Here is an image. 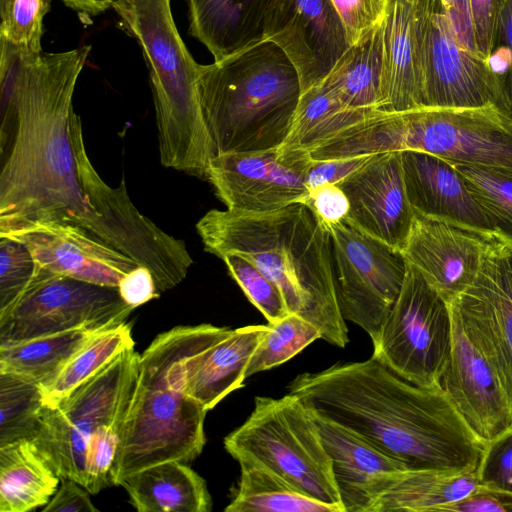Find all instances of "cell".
Segmentation results:
<instances>
[{"label": "cell", "instance_id": "cell-1", "mask_svg": "<svg viewBox=\"0 0 512 512\" xmlns=\"http://www.w3.org/2000/svg\"><path fill=\"white\" fill-rule=\"evenodd\" d=\"M89 52H24L1 122V130H14L0 173V237L51 225L91 233L95 212L81 188L71 132L73 94Z\"/></svg>", "mask_w": 512, "mask_h": 512}, {"label": "cell", "instance_id": "cell-2", "mask_svg": "<svg viewBox=\"0 0 512 512\" xmlns=\"http://www.w3.org/2000/svg\"><path fill=\"white\" fill-rule=\"evenodd\" d=\"M288 391L407 470L473 471L486 448L442 388L416 385L374 356L300 374Z\"/></svg>", "mask_w": 512, "mask_h": 512}, {"label": "cell", "instance_id": "cell-3", "mask_svg": "<svg viewBox=\"0 0 512 512\" xmlns=\"http://www.w3.org/2000/svg\"><path fill=\"white\" fill-rule=\"evenodd\" d=\"M204 249L239 254L280 289L288 310L338 347L349 342L328 228L305 203L267 212L211 209L196 224Z\"/></svg>", "mask_w": 512, "mask_h": 512}, {"label": "cell", "instance_id": "cell-4", "mask_svg": "<svg viewBox=\"0 0 512 512\" xmlns=\"http://www.w3.org/2000/svg\"><path fill=\"white\" fill-rule=\"evenodd\" d=\"M231 330L211 324L177 326L158 335L140 355L112 485L153 465L188 463L201 454L207 410L187 394V381L201 355Z\"/></svg>", "mask_w": 512, "mask_h": 512}, {"label": "cell", "instance_id": "cell-5", "mask_svg": "<svg viewBox=\"0 0 512 512\" xmlns=\"http://www.w3.org/2000/svg\"><path fill=\"white\" fill-rule=\"evenodd\" d=\"M198 89L214 155L279 149L301 96L296 68L269 40L199 64Z\"/></svg>", "mask_w": 512, "mask_h": 512}, {"label": "cell", "instance_id": "cell-6", "mask_svg": "<svg viewBox=\"0 0 512 512\" xmlns=\"http://www.w3.org/2000/svg\"><path fill=\"white\" fill-rule=\"evenodd\" d=\"M421 151L512 175V115L495 105L371 111L312 151L315 160Z\"/></svg>", "mask_w": 512, "mask_h": 512}, {"label": "cell", "instance_id": "cell-7", "mask_svg": "<svg viewBox=\"0 0 512 512\" xmlns=\"http://www.w3.org/2000/svg\"><path fill=\"white\" fill-rule=\"evenodd\" d=\"M112 8L149 69L161 164L205 179L214 147L200 102L199 64L178 33L170 0H115Z\"/></svg>", "mask_w": 512, "mask_h": 512}, {"label": "cell", "instance_id": "cell-8", "mask_svg": "<svg viewBox=\"0 0 512 512\" xmlns=\"http://www.w3.org/2000/svg\"><path fill=\"white\" fill-rule=\"evenodd\" d=\"M224 447L238 462L260 464L304 494L344 512L318 427L296 396L255 397L254 410L224 438Z\"/></svg>", "mask_w": 512, "mask_h": 512}, {"label": "cell", "instance_id": "cell-9", "mask_svg": "<svg viewBox=\"0 0 512 512\" xmlns=\"http://www.w3.org/2000/svg\"><path fill=\"white\" fill-rule=\"evenodd\" d=\"M140 354L130 348L55 402L44 403L32 441L60 478L85 487L90 437L125 415L138 375Z\"/></svg>", "mask_w": 512, "mask_h": 512}, {"label": "cell", "instance_id": "cell-10", "mask_svg": "<svg viewBox=\"0 0 512 512\" xmlns=\"http://www.w3.org/2000/svg\"><path fill=\"white\" fill-rule=\"evenodd\" d=\"M71 132L81 188L95 212L92 235L148 268L159 293L180 284L193 264L184 241L169 235L139 212L124 180L112 188L100 177L88 157L81 119L75 112Z\"/></svg>", "mask_w": 512, "mask_h": 512}, {"label": "cell", "instance_id": "cell-11", "mask_svg": "<svg viewBox=\"0 0 512 512\" xmlns=\"http://www.w3.org/2000/svg\"><path fill=\"white\" fill-rule=\"evenodd\" d=\"M372 343V356L404 379L442 388L453 346L451 305L407 264L402 289Z\"/></svg>", "mask_w": 512, "mask_h": 512}, {"label": "cell", "instance_id": "cell-12", "mask_svg": "<svg viewBox=\"0 0 512 512\" xmlns=\"http://www.w3.org/2000/svg\"><path fill=\"white\" fill-rule=\"evenodd\" d=\"M424 75V106L495 105L512 115L489 59L460 43L441 0H415Z\"/></svg>", "mask_w": 512, "mask_h": 512}, {"label": "cell", "instance_id": "cell-13", "mask_svg": "<svg viewBox=\"0 0 512 512\" xmlns=\"http://www.w3.org/2000/svg\"><path fill=\"white\" fill-rule=\"evenodd\" d=\"M327 228L342 315L374 341L402 289L407 262L400 251L346 220Z\"/></svg>", "mask_w": 512, "mask_h": 512}, {"label": "cell", "instance_id": "cell-14", "mask_svg": "<svg viewBox=\"0 0 512 512\" xmlns=\"http://www.w3.org/2000/svg\"><path fill=\"white\" fill-rule=\"evenodd\" d=\"M133 310L117 287L49 274L0 316V346L82 327L116 326Z\"/></svg>", "mask_w": 512, "mask_h": 512}, {"label": "cell", "instance_id": "cell-15", "mask_svg": "<svg viewBox=\"0 0 512 512\" xmlns=\"http://www.w3.org/2000/svg\"><path fill=\"white\" fill-rule=\"evenodd\" d=\"M311 162L303 150L217 154L205 179L227 209L267 212L306 202Z\"/></svg>", "mask_w": 512, "mask_h": 512}, {"label": "cell", "instance_id": "cell-16", "mask_svg": "<svg viewBox=\"0 0 512 512\" xmlns=\"http://www.w3.org/2000/svg\"><path fill=\"white\" fill-rule=\"evenodd\" d=\"M265 40L278 45L292 62L301 93L320 83L350 46L331 0H276Z\"/></svg>", "mask_w": 512, "mask_h": 512}, {"label": "cell", "instance_id": "cell-17", "mask_svg": "<svg viewBox=\"0 0 512 512\" xmlns=\"http://www.w3.org/2000/svg\"><path fill=\"white\" fill-rule=\"evenodd\" d=\"M339 186L350 203L346 221L401 251L415 216L406 192L402 152L372 155Z\"/></svg>", "mask_w": 512, "mask_h": 512}, {"label": "cell", "instance_id": "cell-18", "mask_svg": "<svg viewBox=\"0 0 512 512\" xmlns=\"http://www.w3.org/2000/svg\"><path fill=\"white\" fill-rule=\"evenodd\" d=\"M492 240L415 214L400 252L407 264L452 303L475 282Z\"/></svg>", "mask_w": 512, "mask_h": 512}, {"label": "cell", "instance_id": "cell-19", "mask_svg": "<svg viewBox=\"0 0 512 512\" xmlns=\"http://www.w3.org/2000/svg\"><path fill=\"white\" fill-rule=\"evenodd\" d=\"M452 317L453 346L441 387L468 427L488 444L512 429V404L492 367L466 337L453 310Z\"/></svg>", "mask_w": 512, "mask_h": 512}, {"label": "cell", "instance_id": "cell-20", "mask_svg": "<svg viewBox=\"0 0 512 512\" xmlns=\"http://www.w3.org/2000/svg\"><path fill=\"white\" fill-rule=\"evenodd\" d=\"M407 196L416 215L496 238L483 209L455 165L430 153L402 151Z\"/></svg>", "mask_w": 512, "mask_h": 512}, {"label": "cell", "instance_id": "cell-21", "mask_svg": "<svg viewBox=\"0 0 512 512\" xmlns=\"http://www.w3.org/2000/svg\"><path fill=\"white\" fill-rule=\"evenodd\" d=\"M8 238L21 241L45 270L97 285L118 287L138 266L86 229L73 225L42 226Z\"/></svg>", "mask_w": 512, "mask_h": 512}, {"label": "cell", "instance_id": "cell-22", "mask_svg": "<svg viewBox=\"0 0 512 512\" xmlns=\"http://www.w3.org/2000/svg\"><path fill=\"white\" fill-rule=\"evenodd\" d=\"M468 340L492 367L512 404V299L484 265L452 303Z\"/></svg>", "mask_w": 512, "mask_h": 512}, {"label": "cell", "instance_id": "cell-23", "mask_svg": "<svg viewBox=\"0 0 512 512\" xmlns=\"http://www.w3.org/2000/svg\"><path fill=\"white\" fill-rule=\"evenodd\" d=\"M312 415L332 463L344 512H369L387 477L406 467L350 430Z\"/></svg>", "mask_w": 512, "mask_h": 512}, {"label": "cell", "instance_id": "cell-24", "mask_svg": "<svg viewBox=\"0 0 512 512\" xmlns=\"http://www.w3.org/2000/svg\"><path fill=\"white\" fill-rule=\"evenodd\" d=\"M384 71L378 111L424 107V75L415 0H391L384 20Z\"/></svg>", "mask_w": 512, "mask_h": 512}, {"label": "cell", "instance_id": "cell-25", "mask_svg": "<svg viewBox=\"0 0 512 512\" xmlns=\"http://www.w3.org/2000/svg\"><path fill=\"white\" fill-rule=\"evenodd\" d=\"M189 32L215 61L265 40L276 0H186Z\"/></svg>", "mask_w": 512, "mask_h": 512}, {"label": "cell", "instance_id": "cell-26", "mask_svg": "<svg viewBox=\"0 0 512 512\" xmlns=\"http://www.w3.org/2000/svg\"><path fill=\"white\" fill-rule=\"evenodd\" d=\"M267 325L232 329L205 351L191 369L186 392L207 411L231 392L243 387L250 359Z\"/></svg>", "mask_w": 512, "mask_h": 512}, {"label": "cell", "instance_id": "cell-27", "mask_svg": "<svg viewBox=\"0 0 512 512\" xmlns=\"http://www.w3.org/2000/svg\"><path fill=\"white\" fill-rule=\"evenodd\" d=\"M139 512H209L206 481L186 463L168 461L127 476L120 484Z\"/></svg>", "mask_w": 512, "mask_h": 512}, {"label": "cell", "instance_id": "cell-28", "mask_svg": "<svg viewBox=\"0 0 512 512\" xmlns=\"http://www.w3.org/2000/svg\"><path fill=\"white\" fill-rule=\"evenodd\" d=\"M479 485L477 469L469 472L403 470L392 473L369 512H438Z\"/></svg>", "mask_w": 512, "mask_h": 512}, {"label": "cell", "instance_id": "cell-29", "mask_svg": "<svg viewBox=\"0 0 512 512\" xmlns=\"http://www.w3.org/2000/svg\"><path fill=\"white\" fill-rule=\"evenodd\" d=\"M59 480L32 440L0 446V512H28L45 506Z\"/></svg>", "mask_w": 512, "mask_h": 512}, {"label": "cell", "instance_id": "cell-30", "mask_svg": "<svg viewBox=\"0 0 512 512\" xmlns=\"http://www.w3.org/2000/svg\"><path fill=\"white\" fill-rule=\"evenodd\" d=\"M384 22L349 46L320 82L346 106L378 110L384 71Z\"/></svg>", "mask_w": 512, "mask_h": 512}, {"label": "cell", "instance_id": "cell-31", "mask_svg": "<svg viewBox=\"0 0 512 512\" xmlns=\"http://www.w3.org/2000/svg\"><path fill=\"white\" fill-rule=\"evenodd\" d=\"M107 328L82 327L0 346V372L32 381L44 390L93 336Z\"/></svg>", "mask_w": 512, "mask_h": 512}, {"label": "cell", "instance_id": "cell-32", "mask_svg": "<svg viewBox=\"0 0 512 512\" xmlns=\"http://www.w3.org/2000/svg\"><path fill=\"white\" fill-rule=\"evenodd\" d=\"M373 110L346 106L321 83L301 93L289 133L279 152H310L339 131L364 119Z\"/></svg>", "mask_w": 512, "mask_h": 512}, {"label": "cell", "instance_id": "cell-33", "mask_svg": "<svg viewBox=\"0 0 512 512\" xmlns=\"http://www.w3.org/2000/svg\"><path fill=\"white\" fill-rule=\"evenodd\" d=\"M241 475L226 512H342L299 491L252 461H240Z\"/></svg>", "mask_w": 512, "mask_h": 512}, {"label": "cell", "instance_id": "cell-34", "mask_svg": "<svg viewBox=\"0 0 512 512\" xmlns=\"http://www.w3.org/2000/svg\"><path fill=\"white\" fill-rule=\"evenodd\" d=\"M131 325L122 322L93 336L43 390L44 403L55 402L96 374L119 354L134 348Z\"/></svg>", "mask_w": 512, "mask_h": 512}, {"label": "cell", "instance_id": "cell-35", "mask_svg": "<svg viewBox=\"0 0 512 512\" xmlns=\"http://www.w3.org/2000/svg\"><path fill=\"white\" fill-rule=\"evenodd\" d=\"M44 405L40 385L10 373L0 372V446L32 440Z\"/></svg>", "mask_w": 512, "mask_h": 512}, {"label": "cell", "instance_id": "cell-36", "mask_svg": "<svg viewBox=\"0 0 512 512\" xmlns=\"http://www.w3.org/2000/svg\"><path fill=\"white\" fill-rule=\"evenodd\" d=\"M321 338L320 330L295 313L268 323L247 367L246 376L287 362L306 346Z\"/></svg>", "mask_w": 512, "mask_h": 512}, {"label": "cell", "instance_id": "cell-37", "mask_svg": "<svg viewBox=\"0 0 512 512\" xmlns=\"http://www.w3.org/2000/svg\"><path fill=\"white\" fill-rule=\"evenodd\" d=\"M454 165L488 217L496 236L512 243V175L486 167Z\"/></svg>", "mask_w": 512, "mask_h": 512}, {"label": "cell", "instance_id": "cell-38", "mask_svg": "<svg viewBox=\"0 0 512 512\" xmlns=\"http://www.w3.org/2000/svg\"><path fill=\"white\" fill-rule=\"evenodd\" d=\"M49 274L21 241L0 237V316Z\"/></svg>", "mask_w": 512, "mask_h": 512}, {"label": "cell", "instance_id": "cell-39", "mask_svg": "<svg viewBox=\"0 0 512 512\" xmlns=\"http://www.w3.org/2000/svg\"><path fill=\"white\" fill-rule=\"evenodd\" d=\"M51 0H0V38L27 53H40L43 18Z\"/></svg>", "mask_w": 512, "mask_h": 512}, {"label": "cell", "instance_id": "cell-40", "mask_svg": "<svg viewBox=\"0 0 512 512\" xmlns=\"http://www.w3.org/2000/svg\"><path fill=\"white\" fill-rule=\"evenodd\" d=\"M221 259L230 276L268 323H274L290 313L280 289L251 261L235 253L226 254Z\"/></svg>", "mask_w": 512, "mask_h": 512}, {"label": "cell", "instance_id": "cell-41", "mask_svg": "<svg viewBox=\"0 0 512 512\" xmlns=\"http://www.w3.org/2000/svg\"><path fill=\"white\" fill-rule=\"evenodd\" d=\"M124 417L122 415L101 426L88 441L85 454V488L90 494H97L112 486V468Z\"/></svg>", "mask_w": 512, "mask_h": 512}, {"label": "cell", "instance_id": "cell-42", "mask_svg": "<svg viewBox=\"0 0 512 512\" xmlns=\"http://www.w3.org/2000/svg\"><path fill=\"white\" fill-rule=\"evenodd\" d=\"M331 2L352 45L384 22L391 0H331Z\"/></svg>", "mask_w": 512, "mask_h": 512}, {"label": "cell", "instance_id": "cell-43", "mask_svg": "<svg viewBox=\"0 0 512 512\" xmlns=\"http://www.w3.org/2000/svg\"><path fill=\"white\" fill-rule=\"evenodd\" d=\"M477 477L479 485L512 493V429L486 444Z\"/></svg>", "mask_w": 512, "mask_h": 512}, {"label": "cell", "instance_id": "cell-44", "mask_svg": "<svg viewBox=\"0 0 512 512\" xmlns=\"http://www.w3.org/2000/svg\"><path fill=\"white\" fill-rule=\"evenodd\" d=\"M305 204L326 227L345 221L350 211V203L343 189L331 183L310 189Z\"/></svg>", "mask_w": 512, "mask_h": 512}, {"label": "cell", "instance_id": "cell-45", "mask_svg": "<svg viewBox=\"0 0 512 512\" xmlns=\"http://www.w3.org/2000/svg\"><path fill=\"white\" fill-rule=\"evenodd\" d=\"M489 59L495 72L504 80L506 94L512 110V0H506L498 19L497 36Z\"/></svg>", "mask_w": 512, "mask_h": 512}, {"label": "cell", "instance_id": "cell-46", "mask_svg": "<svg viewBox=\"0 0 512 512\" xmlns=\"http://www.w3.org/2000/svg\"><path fill=\"white\" fill-rule=\"evenodd\" d=\"M506 0H470L478 51L489 59L497 36L500 12Z\"/></svg>", "mask_w": 512, "mask_h": 512}, {"label": "cell", "instance_id": "cell-47", "mask_svg": "<svg viewBox=\"0 0 512 512\" xmlns=\"http://www.w3.org/2000/svg\"><path fill=\"white\" fill-rule=\"evenodd\" d=\"M438 512H512V493L478 485L467 496L442 506Z\"/></svg>", "mask_w": 512, "mask_h": 512}, {"label": "cell", "instance_id": "cell-48", "mask_svg": "<svg viewBox=\"0 0 512 512\" xmlns=\"http://www.w3.org/2000/svg\"><path fill=\"white\" fill-rule=\"evenodd\" d=\"M372 155H358L327 160H313L306 177L308 190L331 183L339 185L347 176L363 166Z\"/></svg>", "mask_w": 512, "mask_h": 512}, {"label": "cell", "instance_id": "cell-49", "mask_svg": "<svg viewBox=\"0 0 512 512\" xmlns=\"http://www.w3.org/2000/svg\"><path fill=\"white\" fill-rule=\"evenodd\" d=\"M117 288L123 301L134 309L160 296L151 271L140 265L128 272Z\"/></svg>", "mask_w": 512, "mask_h": 512}, {"label": "cell", "instance_id": "cell-50", "mask_svg": "<svg viewBox=\"0 0 512 512\" xmlns=\"http://www.w3.org/2000/svg\"><path fill=\"white\" fill-rule=\"evenodd\" d=\"M43 512H95L88 490L72 479L61 478V484Z\"/></svg>", "mask_w": 512, "mask_h": 512}, {"label": "cell", "instance_id": "cell-51", "mask_svg": "<svg viewBox=\"0 0 512 512\" xmlns=\"http://www.w3.org/2000/svg\"><path fill=\"white\" fill-rule=\"evenodd\" d=\"M454 34L466 48L480 53L476 44L470 0H441Z\"/></svg>", "mask_w": 512, "mask_h": 512}, {"label": "cell", "instance_id": "cell-52", "mask_svg": "<svg viewBox=\"0 0 512 512\" xmlns=\"http://www.w3.org/2000/svg\"><path fill=\"white\" fill-rule=\"evenodd\" d=\"M485 267L512 299V243L492 240Z\"/></svg>", "mask_w": 512, "mask_h": 512}, {"label": "cell", "instance_id": "cell-53", "mask_svg": "<svg viewBox=\"0 0 512 512\" xmlns=\"http://www.w3.org/2000/svg\"><path fill=\"white\" fill-rule=\"evenodd\" d=\"M67 7L82 15L97 16L112 7L113 0H61Z\"/></svg>", "mask_w": 512, "mask_h": 512}, {"label": "cell", "instance_id": "cell-54", "mask_svg": "<svg viewBox=\"0 0 512 512\" xmlns=\"http://www.w3.org/2000/svg\"><path fill=\"white\" fill-rule=\"evenodd\" d=\"M113 1H115V0H113Z\"/></svg>", "mask_w": 512, "mask_h": 512}]
</instances>
